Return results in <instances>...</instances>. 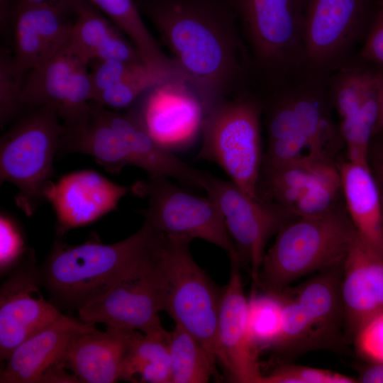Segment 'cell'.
<instances>
[{
	"label": "cell",
	"instance_id": "obj_5",
	"mask_svg": "<svg viewBox=\"0 0 383 383\" xmlns=\"http://www.w3.org/2000/svg\"><path fill=\"white\" fill-rule=\"evenodd\" d=\"M60 121L51 106L28 109L1 138V183L17 187L16 204L28 216L46 201L45 190L55 177L53 160L63 131Z\"/></svg>",
	"mask_w": 383,
	"mask_h": 383
},
{
	"label": "cell",
	"instance_id": "obj_43",
	"mask_svg": "<svg viewBox=\"0 0 383 383\" xmlns=\"http://www.w3.org/2000/svg\"><path fill=\"white\" fill-rule=\"evenodd\" d=\"M371 362L361 369L357 382L383 383V362Z\"/></svg>",
	"mask_w": 383,
	"mask_h": 383
},
{
	"label": "cell",
	"instance_id": "obj_41",
	"mask_svg": "<svg viewBox=\"0 0 383 383\" xmlns=\"http://www.w3.org/2000/svg\"><path fill=\"white\" fill-rule=\"evenodd\" d=\"M360 56L365 61L383 65V0Z\"/></svg>",
	"mask_w": 383,
	"mask_h": 383
},
{
	"label": "cell",
	"instance_id": "obj_45",
	"mask_svg": "<svg viewBox=\"0 0 383 383\" xmlns=\"http://www.w3.org/2000/svg\"><path fill=\"white\" fill-rule=\"evenodd\" d=\"M377 102H378V116L377 123L374 129L373 135L383 131V72L380 74L378 90H377Z\"/></svg>",
	"mask_w": 383,
	"mask_h": 383
},
{
	"label": "cell",
	"instance_id": "obj_39",
	"mask_svg": "<svg viewBox=\"0 0 383 383\" xmlns=\"http://www.w3.org/2000/svg\"><path fill=\"white\" fill-rule=\"evenodd\" d=\"M268 111L267 120L268 143L299 130L292 96L276 101Z\"/></svg>",
	"mask_w": 383,
	"mask_h": 383
},
{
	"label": "cell",
	"instance_id": "obj_9",
	"mask_svg": "<svg viewBox=\"0 0 383 383\" xmlns=\"http://www.w3.org/2000/svg\"><path fill=\"white\" fill-rule=\"evenodd\" d=\"M131 188L134 194L148 199V207L139 212L157 231L172 239L211 243L225 250L231 263L240 265L223 215L209 196L187 192L165 176L150 175Z\"/></svg>",
	"mask_w": 383,
	"mask_h": 383
},
{
	"label": "cell",
	"instance_id": "obj_10",
	"mask_svg": "<svg viewBox=\"0 0 383 383\" xmlns=\"http://www.w3.org/2000/svg\"><path fill=\"white\" fill-rule=\"evenodd\" d=\"M382 1L308 0L304 67L318 78L345 65L357 44L364 43Z\"/></svg>",
	"mask_w": 383,
	"mask_h": 383
},
{
	"label": "cell",
	"instance_id": "obj_6",
	"mask_svg": "<svg viewBox=\"0 0 383 383\" xmlns=\"http://www.w3.org/2000/svg\"><path fill=\"white\" fill-rule=\"evenodd\" d=\"M342 264L319 272L296 288L287 287L278 293L282 302L281 330L271 348L294 356L339 345L344 327Z\"/></svg>",
	"mask_w": 383,
	"mask_h": 383
},
{
	"label": "cell",
	"instance_id": "obj_1",
	"mask_svg": "<svg viewBox=\"0 0 383 383\" xmlns=\"http://www.w3.org/2000/svg\"><path fill=\"white\" fill-rule=\"evenodd\" d=\"M186 76L204 113L238 93L248 53L226 0H135Z\"/></svg>",
	"mask_w": 383,
	"mask_h": 383
},
{
	"label": "cell",
	"instance_id": "obj_14",
	"mask_svg": "<svg viewBox=\"0 0 383 383\" xmlns=\"http://www.w3.org/2000/svg\"><path fill=\"white\" fill-rule=\"evenodd\" d=\"M95 328L62 314L52 323L18 345L0 372L1 383L51 382L66 367L74 341Z\"/></svg>",
	"mask_w": 383,
	"mask_h": 383
},
{
	"label": "cell",
	"instance_id": "obj_46",
	"mask_svg": "<svg viewBox=\"0 0 383 383\" xmlns=\"http://www.w3.org/2000/svg\"><path fill=\"white\" fill-rule=\"evenodd\" d=\"M382 228H381V243H382V252H383V192H382Z\"/></svg>",
	"mask_w": 383,
	"mask_h": 383
},
{
	"label": "cell",
	"instance_id": "obj_37",
	"mask_svg": "<svg viewBox=\"0 0 383 383\" xmlns=\"http://www.w3.org/2000/svg\"><path fill=\"white\" fill-rule=\"evenodd\" d=\"M354 379L328 370L287 365L263 375L261 383H355Z\"/></svg>",
	"mask_w": 383,
	"mask_h": 383
},
{
	"label": "cell",
	"instance_id": "obj_13",
	"mask_svg": "<svg viewBox=\"0 0 383 383\" xmlns=\"http://www.w3.org/2000/svg\"><path fill=\"white\" fill-rule=\"evenodd\" d=\"M159 269L116 284L88 301L77 309L79 319L143 333L164 330L159 317L163 311Z\"/></svg>",
	"mask_w": 383,
	"mask_h": 383
},
{
	"label": "cell",
	"instance_id": "obj_32",
	"mask_svg": "<svg viewBox=\"0 0 383 383\" xmlns=\"http://www.w3.org/2000/svg\"><path fill=\"white\" fill-rule=\"evenodd\" d=\"M342 192L339 170L330 165L308 187L289 210L300 217H315L335 209V202Z\"/></svg>",
	"mask_w": 383,
	"mask_h": 383
},
{
	"label": "cell",
	"instance_id": "obj_27",
	"mask_svg": "<svg viewBox=\"0 0 383 383\" xmlns=\"http://www.w3.org/2000/svg\"><path fill=\"white\" fill-rule=\"evenodd\" d=\"M330 165L327 160H309L262 170L267 196L262 201L277 204L289 213L308 187Z\"/></svg>",
	"mask_w": 383,
	"mask_h": 383
},
{
	"label": "cell",
	"instance_id": "obj_26",
	"mask_svg": "<svg viewBox=\"0 0 383 383\" xmlns=\"http://www.w3.org/2000/svg\"><path fill=\"white\" fill-rule=\"evenodd\" d=\"M121 380L171 383L169 331L136 332L126 357Z\"/></svg>",
	"mask_w": 383,
	"mask_h": 383
},
{
	"label": "cell",
	"instance_id": "obj_42",
	"mask_svg": "<svg viewBox=\"0 0 383 383\" xmlns=\"http://www.w3.org/2000/svg\"><path fill=\"white\" fill-rule=\"evenodd\" d=\"M370 167L383 192V145L370 147Z\"/></svg>",
	"mask_w": 383,
	"mask_h": 383
},
{
	"label": "cell",
	"instance_id": "obj_34",
	"mask_svg": "<svg viewBox=\"0 0 383 383\" xmlns=\"http://www.w3.org/2000/svg\"><path fill=\"white\" fill-rule=\"evenodd\" d=\"M23 77L16 70L12 50L3 46L0 51V126L4 128L24 111L21 101Z\"/></svg>",
	"mask_w": 383,
	"mask_h": 383
},
{
	"label": "cell",
	"instance_id": "obj_30",
	"mask_svg": "<svg viewBox=\"0 0 383 383\" xmlns=\"http://www.w3.org/2000/svg\"><path fill=\"white\" fill-rule=\"evenodd\" d=\"M302 89L292 95L299 129L313 148L326 157V145L335 131L326 111L323 94L316 86Z\"/></svg>",
	"mask_w": 383,
	"mask_h": 383
},
{
	"label": "cell",
	"instance_id": "obj_7",
	"mask_svg": "<svg viewBox=\"0 0 383 383\" xmlns=\"http://www.w3.org/2000/svg\"><path fill=\"white\" fill-rule=\"evenodd\" d=\"M191 241L167 237L160 265L163 311L217 360L216 333L223 292L196 264Z\"/></svg>",
	"mask_w": 383,
	"mask_h": 383
},
{
	"label": "cell",
	"instance_id": "obj_2",
	"mask_svg": "<svg viewBox=\"0 0 383 383\" xmlns=\"http://www.w3.org/2000/svg\"><path fill=\"white\" fill-rule=\"evenodd\" d=\"M57 236L40 268L43 284L53 300L79 309L123 281L156 270L167 238L149 222L128 238L112 244L91 238L70 245Z\"/></svg>",
	"mask_w": 383,
	"mask_h": 383
},
{
	"label": "cell",
	"instance_id": "obj_24",
	"mask_svg": "<svg viewBox=\"0 0 383 383\" xmlns=\"http://www.w3.org/2000/svg\"><path fill=\"white\" fill-rule=\"evenodd\" d=\"M79 62L82 61L66 47L29 71L22 84L21 101L24 111L48 105L53 107L58 114Z\"/></svg>",
	"mask_w": 383,
	"mask_h": 383
},
{
	"label": "cell",
	"instance_id": "obj_44",
	"mask_svg": "<svg viewBox=\"0 0 383 383\" xmlns=\"http://www.w3.org/2000/svg\"><path fill=\"white\" fill-rule=\"evenodd\" d=\"M32 4H48L60 7L65 11L77 15L79 9L84 6L87 0H23Z\"/></svg>",
	"mask_w": 383,
	"mask_h": 383
},
{
	"label": "cell",
	"instance_id": "obj_31",
	"mask_svg": "<svg viewBox=\"0 0 383 383\" xmlns=\"http://www.w3.org/2000/svg\"><path fill=\"white\" fill-rule=\"evenodd\" d=\"M282 324V302L278 293L252 292L248 299V329L251 341L258 350L272 347Z\"/></svg>",
	"mask_w": 383,
	"mask_h": 383
},
{
	"label": "cell",
	"instance_id": "obj_12",
	"mask_svg": "<svg viewBox=\"0 0 383 383\" xmlns=\"http://www.w3.org/2000/svg\"><path fill=\"white\" fill-rule=\"evenodd\" d=\"M6 274L0 289L1 360L62 315L40 292V267L33 249L28 248Z\"/></svg>",
	"mask_w": 383,
	"mask_h": 383
},
{
	"label": "cell",
	"instance_id": "obj_19",
	"mask_svg": "<svg viewBox=\"0 0 383 383\" xmlns=\"http://www.w3.org/2000/svg\"><path fill=\"white\" fill-rule=\"evenodd\" d=\"M138 331L107 326L81 335L66 357V367L79 382L113 383L121 380L124 363Z\"/></svg>",
	"mask_w": 383,
	"mask_h": 383
},
{
	"label": "cell",
	"instance_id": "obj_22",
	"mask_svg": "<svg viewBox=\"0 0 383 383\" xmlns=\"http://www.w3.org/2000/svg\"><path fill=\"white\" fill-rule=\"evenodd\" d=\"M338 170L349 217L357 234L383 254L382 191L370 165L349 161Z\"/></svg>",
	"mask_w": 383,
	"mask_h": 383
},
{
	"label": "cell",
	"instance_id": "obj_16",
	"mask_svg": "<svg viewBox=\"0 0 383 383\" xmlns=\"http://www.w3.org/2000/svg\"><path fill=\"white\" fill-rule=\"evenodd\" d=\"M240 266L231 263L230 279L223 289L217 325L216 357L233 382L261 383L263 374L249 333L248 299L244 293Z\"/></svg>",
	"mask_w": 383,
	"mask_h": 383
},
{
	"label": "cell",
	"instance_id": "obj_15",
	"mask_svg": "<svg viewBox=\"0 0 383 383\" xmlns=\"http://www.w3.org/2000/svg\"><path fill=\"white\" fill-rule=\"evenodd\" d=\"M131 188L113 183L92 170H83L52 180L45 190L57 218L56 235L89 224L116 209Z\"/></svg>",
	"mask_w": 383,
	"mask_h": 383
},
{
	"label": "cell",
	"instance_id": "obj_3",
	"mask_svg": "<svg viewBox=\"0 0 383 383\" xmlns=\"http://www.w3.org/2000/svg\"><path fill=\"white\" fill-rule=\"evenodd\" d=\"M357 234L350 217L336 208L286 223L265 255L257 287L279 293L304 276L342 263Z\"/></svg>",
	"mask_w": 383,
	"mask_h": 383
},
{
	"label": "cell",
	"instance_id": "obj_20",
	"mask_svg": "<svg viewBox=\"0 0 383 383\" xmlns=\"http://www.w3.org/2000/svg\"><path fill=\"white\" fill-rule=\"evenodd\" d=\"M139 109H133L150 133L167 147L168 141L190 133L202 121L201 103L185 82H169L156 87L145 94Z\"/></svg>",
	"mask_w": 383,
	"mask_h": 383
},
{
	"label": "cell",
	"instance_id": "obj_17",
	"mask_svg": "<svg viewBox=\"0 0 383 383\" xmlns=\"http://www.w3.org/2000/svg\"><path fill=\"white\" fill-rule=\"evenodd\" d=\"M340 293L344 329L355 338L369 320L383 313V254L358 234L343 262Z\"/></svg>",
	"mask_w": 383,
	"mask_h": 383
},
{
	"label": "cell",
	"instance_id": "obj_25",
	"mask_svg": "<svg viewBox=\"0 0 383 383\" xmlns=\"http://www.w3.org/2000/svg\"><path fill=\"white\" fill-rule=\"evenodd\" d=\"M87 1L123 33L146 63L182 72L174 60L165 54L146 26L135 0Z\"/></svg>",
	"mask_w": 383,
	"mask_h": 383
},
{
	"label": "cell",
	"instance_id": "obj_28",
	"mask_svg": "<svg viewBox=\"0 0 383 383\" xmlns=\"http://www.w3.org/2000/svg\"><path fill=\"white\" fill-rule=\"evenodd\" d=\"M169 347L171 383H205L214 374L216 359L177 324L169 331Z\"/></svg>",
	"mask_w": 383,
	"mask_h": 383
},
{
	"label": "cell",
	"instance_id": "obj_11",
	"mask_svg": "<svg viewBox=\"0 0 383 383\" xmlns=\"http://www.w3.org/2000/svg\"><path fill=\"white\" fill-rule=\"evenodd\" d=\"M201 189L219 208L240 265L245 263L250 267L252 292L256 291L266 244L286 223L289 213L274 202L248 196L232 181L204 172Z\"/></svg>",
	"mask_w": 383,
	"mask_h": 383
},
{
	"label": "cell",
	"instance_id": "obj_8",
	"mask_svg": "<svg viewBox=\"0 0 383 383\" xmlns=\"http://www.w3.org/2000/svg\"><path fill=\"white\" fill-rule=\"evenodd\" d=\"M253 59L274 77L304 67L308 0H226Z\"/></svg>",
	"mask_w": 383,
	"mask_h": 383
},
{
	"label": "cell",
	"instance_id": "obj_35",
	"mask_svg": "<svg viewBox=\"0 0 383 383\" xmlns=\"http://www.w3.org/2000/svg\"><path fill=\"white\" fill-rule=\"evenodd\" d=\"M309 160H328L313 148L299 129L267 144L261 171L288 163Z\"/></svg>",
	"mask_w": 383,
	"mask_h": 383
},
{
	"label": "cell",
	"instance_id": "obj_4",
	"mask_svg": "<svg viewBox=\"0 0 383 383\" xmlns=\"http://www.w3.org/2000/svg\"><path fill=\"white\" fill-rule=\"evenodd\" d=\"M262 107L253 96L237 94L220 100L203 115L198 157L216 163L248 196L260 199Z\"/></svg>",
	"mask_w": 383,
	"mask_h": 383
},
{
	"label": "cell",
	"instance_id": "obj_40",
	"mask_svg": "<svg viewBox=\"0 0 383 383\" xmlns=\"http://www.w3.org/2000/svg\"><path fill=\"white\" fill-rule=\"evenodd\" d=\"M358 352L370 362H383V313L369 320L357 333Z\"/></svg>",
	"mask_w": 383,
	"mask_h": 383
},
{
	"label": "cell",
	"instance_id": "obj_23",
	"mask_svg": "<svg viewBox=\"0 0 383 383\" xmlns=\"http://www.w3.org/2000/svg\"><path fill=\"white\" fill-rule=\"evenodd\" d=\"M58 153L88 155L113 173H118L126 165H133L124 142L101 118L94 102L85 121L74 126H63Z\"/></svg>",
	"mask_w": 383,
	"mask_h": 383
},
{
	"label": "cell",
	"instance_id": "obj_38",
	"mask_svg": "<svg viewBox=\"0 0 383 383\" xmlns=\"http://www.w3.org/2000/svg\"><path fill=\"white\" fill-rule=\"evenodd\" d=\"M28 248L18 224L5 213L0 216V271L6 274Z\"/></svg>",
	"mask_w": 383,
	"mask_h": 383
},
{
	"label": "cell",
	"instance_id": "obj_18",
	"mask_svg": "<svg viewBox=\"0 0 383 383\" xmlns=\"http://www.w3.org/2000/svg\"><path fill=\"white\" fill-rule=\"evenodd\" d=\"M94 104L101 118L124 142L133 165L149 175L165 176L185 186L201 189L203 172L186 164L155 139L133 109L121 113Z\"/></svg>",
	"mask_w": 383,
	"mask_h": 383
},
{
	"label": "cell",
	"instance_id": "obj_36",
	"mask_svg": "<svg viewBox=\"0 0 383 383\" xmlns=\"http://www.w3.org/2000/svg\"><path fill=\"white\" fill-rule=\"evenodd\" d=\"M147 63H135L116 59L92 61L89 70L91 101L104 91L138 72Z\"/></svg>",
	"mask_w": 383,
	"mask_h": 383
},
{
	"label": "cell",
	"instance_id": "obj_29",
	"mask_svg": "<svg viewBox=\"0 0 383 383\" xmlns=\"http://www.w3.org/2000/svg\"><path fill=\"white\" fill-rule=\"evenodd\" d=\"M382 72H378L361 101L357 111L341 119L340 131L348 148L349 161L369 165L371 138L378 116L377 90Z\"/></svg>",
	"mask_w": 383,
	"mask_h": 383
},
{
	"label": "cell",
	"instance_id": "obj_33",
	"mask_svg": "<svg viewBox=\"0 0 383 383\" xmlns=\"http://www.w3.org/2000/svg\"><path fill=\"white\" fill-rule=\"evenodd\" d=\"M331 84V96L341 118L354 115L377 72L344 65L338 69Z\"/></svg>",
	"mask_w": 383,
	"mask_h": 383
},
{
	"label": "cell",
	"instance_id": "obj_21",
	"mask_svg": "<svg viewBox=\"0 0 383 383\" xmlns=\"http://www.w3.org/2000/svg\"><path fill=\"white\" fill-rule=\"evenodd\" d=\"M67 47L88 65L92 61L106 59L146 63L123 33L89 1L79 9L73 22Z\"/></svg>",
	"mask_w": 383,
	"mask_h": 383
}]
</instances>
